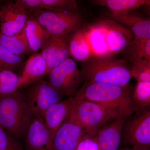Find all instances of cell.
<instances>
[{"instance_id": "cell-1", "label": "cell", "mask_w": 150, "mask_h": 150, "mask_svg": "<svg viewBox=\"0 0 150 150\" xmlns=\"http://www.w3.org/2000/svg\"><path fill=\"white\" fill-rule=\"evenodd\" d=\"M74 98L97 103L118 117L129 118L138 111L126 86L86 82L75 93Z\"/></svg>"}, {"instance_id": "cell-2", "label": "cell", "mask_w": 150, "mask_h": 150, "mask_svg": "<svg viewBox=\"0 0 150 150\" xmlns=\"http://www.w3.org/2000/svg\"><path fill=\"white\" fill-rule=\"evenodd\" d=\"M83 81L90 83L126 86L132 78L125 59L94 57L83 62L80 70Z\"/></svg>"}, {"instance_id": "cell-3", "label": "cell", "mask_w": 150, "mask_h": 150, "mask_svg": "<svg viewBox=\"0 0 150 150\" xmlns=\"http://www.w3.org/2000/svg\"><path fill=\"white\" fill-rule=\"evenodd\" d=\"M34 118L21 90L0 96V125L15 139L24 138Z\"/></svg>"}, {"instance_id": "cell-4", "label": "cell", "mask_w": 150, "mask_h": 150, "mask_svg": "<svg viewBox=\"0 0 150 150\" xmlns=\"http://www.w3.org/2000/svg\"><path fill=\"white\" fill-rule=\"evenodd\" d=\"M74 99L68 119L95 135L98 129L117 118L112 111L97 103Z\"/></svg>"}, {"instance_id": "cell-5", "label": "cell", "mask_w": 150, "mask_h": 150, "mask_svg": "<svg viewBox=\"0 0 150 150\" xmlns=\"http://www.w3.org/2000/svg\"><path fill=\"white\" fill-rule=\"evenodd\" d=\"M51 35H69L80 28L82 19L77 11L41 9L30 16Z\"/></svg>"}, {"instance_id": "cell-6", "label": "cell", "mask_w": 150, "mask_h": 150, "mask_svg": "<svg viewBox=\"0 0 150 150\" xmlns=\"http://www.w3.org/2000/svg\"><path fill=\"white\" fill-rule=\"evenodd\" d=\"M48 81L61 95L71 96L83 81L80 70L73 59L68 58L48 74Z\"/></svg>"}, {"instance_id": "cell-7", "label": "cell", "mask_w": 150, "mask_h": 150, "mask_svg": "<svg viewBox=\"0 0 150 150\" xmlns=\"http://www.w3.org/2000/svg\"><path fill=\"white\" fill-rule=\"evenodd\" d=\"M23 92L26 102L34 117L41 118L48 108L61 101L62 95L48 81L41 79L26 88Z\"/></svg>"}, {"instance_id": "cell-8", "label": "cell", "mask_w": 150, "mask_h": 150, "mask_svg": "<svg viewBox=\"0 0 150 150\" xmlns=\"http://www.w3.org/2000/svg\"><path fill=\"white\" fill-rule=\"evenodd\" d=\"M123 125V139L132 146L150 145V111L148 108L140 110Z\"/></svg>"}, {"instance_id": "cell-9", "label": "cell", "mask_w": 150, "mask_h": 150, "mask_svg": "<svg viewBox=\"0 0 150 150\" xmlns=\"http://www.w3.org/2000/svg\"><path fill=\"white\" fill-rule=\"evenodd\" d=\"M69 35H51L41 49L40 54L46 61L47 74L70 57Z\"/></svg>"}, {"instance_id": "cell-10", "label": "cell", "mask_w": 150, "mask_h": 150, "mask_svg": "<svg viewBox=\"0 0 150 150\" xmlns=\"http://www.w3.org/2000/svg\"><path fill=\"white\" fill-rule=\"evenodd\" d=\"M100 24L104 30L108 50L110 55L119 54L129 47L134 37L131 31L111 20L103 21Z\"/></svg>"}, {"instance_id": "cell-11", "label": "cell", "mask_w": 150, "mask_h": 150, "mask_svg": "<svg viewBox=\"0 0 150 150\" xmlns=\"http://www.w3.org/2000/svg\"><path fill=\"white\" fill-rule=\"evenodd\" d=\"M87 134L82 127L67 119L54 134L52 150H76L81 139Z\"/></svg>"}, {"instance_id": "cell-12", "label": "cell", "mask_w": 150, "mask_h": 150, "mask_svg": "<svg viewBox=\"0 0 150 150\" xmlns=\"http://www.w3.org/2000/svg\"><path fill=\"white\" fill-rule=\"evenodd\" d=\"M24 150H52L53 137L42 118H35L26 131Z\"/></svg>"}, {"instance_id": "cell-13", "label": "cell", "mask_w": 150, "mask_h": 150, "mask_svg": "<svg viewBox=\"0 0 150 150\" xmlns=\"http://www.w3.org/2000/svg\"><path fill=\"white\" fill-rule=\"evenodd\" d=\"M126 118L117 117L98 130L95 137L100 150H118Z\"/></svg>"}, {"instance_id": "cell-14", "label": "cell", "mask_w": 150, "mask_h": 150, "mask_svg": "<svg viewBox=\"0 0 150 150\" xmlns=\"http://www.w3.org/2000/svg\"><path fill=\"white\" fill-rule=\"evenodd\" d=\"M74 101V97L70 96L64 100L52 105L43 112L41 118L53 138L69 117Z\"/></svg>"}, {"instance_id": "cell-15", "label": "cell", "mask_w": 150, "mask_h": 150, "mask_svg": "<svg viewBox=\"0 0 150 150\" xmlns=\"http://www.w3.org/2000/svg\"><path fill=\"white\" fill-rule=\"evenodd\" d=\"M29 16L24 13H17L13 9L12 2L1 6L0 8V33L10 36L24 28Z\"/></svg>"}, {"instance_id": "cell-16", "label": "cell", "mask_w": 150, "mask_h": 150, "mask_svg": "<svg viewBox=\"0 0 150 150\" xmlns=\"http://www.w3.org/2000/svg\"><path fill=\"white\" fill-rule=\"evenodd\" d=\"M47 74V65L40 53L33 52L25 62L20 76L19 88L21 90L38 81L43 79Z\"/></svg>"}, {"instance_id": "cell-17", "label": "cell", "mask_w": 150, "mask_h": 150, "mask_svg": "<svg viewBox=\"0 0 150 150\" xmlns=\"http://www.w3.org/2000/svg\"><path fill=\"white\" fill-rule=\"evenodd\" d=\"M111 15L115 21L131 28L134 35L133 39L140 40L150 39V19L142 16L134 11L112 13Z\"/></svg>"}, {"instance_id": "cell-18", "label": "cell", "mask_w": 150, "mask_h": 150, "mask_svg": "<svg viewBox=\"0 0 150 150\" xmlns=\"http://www.w3.org/2000/svg\"><path fill=\"white\" fill-rule=\"evenodd\" d=\"M72 33L69 38L70 55L77 61L85 62L91 55L86 31L79 28Z\"/></svg>"}, {"instance_id": "cell-19", "label": "cell", "mask_w": 150, "mask_h": 150, "mask_svg": "<svg viewBox=\"0 0 150 150\" xmlns=\"http://www.w3.org/2000/svg\"><path fill=\"white\" fill-rule=\"evenodd\" d=\"M85 31L91 55L94 57H110L102 26L100 24L91 26Z\"/></svg>"}, {"instance_id": "cell-20", "label": "cell", "mask_w": 150, "mask_h": 150, "mask_svg": "<svg viewBox=\"0 0 150 150\" xmlns=\"http://www.w3.org/2000/svg\"><path fill=\"white\" fill-rule=\"evenodd\" d=\"M25 29L28 42L33 52L41 50L51 35L31 16L28 19Z\"/></svg>"}, {"instance_id": "cell-21", "label": "cell", "mask_w": 150, "mask_h": 150, "mask_svg": "<svg viewBox=\"0 0 150 150\" xmlns=\"http://www.w3.org/2000/svg\"><path fill=\"white\" fill-rule=\"evenodd\" d=\"M25 26L20 32L10 36L0 33V44L16 55L24 56L33 52L30 47L25 34Z\"/></svg>"}, {"instance_id": "cell-22", "label": "cell", "mask_w": 150, "mask_h": 150, "mask_svg": "<svg viewBox=\"0 0 150 150\" xmlns=\"http://www.w3.org/2000/svg\"><path fill=\"white\" fill-rule=\"evenodd\" d=\"M95 5L107 8L112 13H121L134 11L142 6L149 5L150 0H93Z\"/></svg>"}, {"instance_id": "cell-23", "label": "cell", "mask_w": 150, "mask_h": 150, "mask_svg": "<svg viewBox=\"0 0 150 150\" xmlns=\"http://www.w3.org/2000/svg\"><path fill=\"white\" fill-rule=\"evenodd\" d=\"M20 76L13 71L0 68V96L19 90Z\"/></svg>"}, {"instance_id": "cell-24", "label": "cell", "mask_w": 150, "mask_h": 150, "mask_svg": "<svg viewBox=\"0 0 150 150\" xmlns=\"http://www.w3.org/2000/svg\"><path fill=\"white\" fill-rule=\"evenodd\" d=\"M132 99L138 110L150 105V82H138L132 94Z\"/></svg>"}, {"instance_id": "cell-25", "label": "cell", "mask_w": 150, "mask_h": 150, "mask_svg": "<svg viewBox=\"0 0 150 150\" xmlns=\"http://www.w3.org/2000/svg\"><path fill=\"white\" fill-rule=\"evenodd\" d=\"M24 56L16 55L11 52L0 44V68L14 71L23 64Z\"/></svg>"}, {"instance_id": "cell-26", "label": "cell", "mask_w": 150, "mask_h": 150, "mask_svg": "<svg viewBox=\"0 0 150 150\" xmlns=\"http://www.w3.org/2000/svg\"><path fill=\"white\" fill-rule=\"evenodd\" d=\"M131 68L132 78L138 82H150V61L144 59L135 60Z\"/></svg>"}, {"instance_id": "cell-27", "label": "cell", "mask_w": 150, "mask_h": 150, "mask_svg": "<svg viewBox=\"0 0 150 150\" xmlns=\"http://www.w3.org/2000/svg\"><path fill=\"white\" fill-rule=\"evenodd\" d=\"M129 46L133 62L139 59L150 61V39L142 40L133 39Z\"/></svg>"}, {"instance_id": "cell-28", "label": "cell", "mask_w": 150, "mask_h": 150, "mask_svg": "<svg viewBox=\"0 0 150 150\" xmlns=\"http://www.w3.org/2000/svg\"><path fill=\"white\" fill-rule=\"evenodd\" d=\"M12 6L16 12L27 13L29 16L33 13L43 9L42 0H16L12 2Z\"/></svg>"}, {"instance_id": "cell-29", "label": "cell", "mask_w": 150, "mask_h": 150, "mask_svg": "<svg viewBox=\"0 0 150 150\" xmlns=\"http://www.w3.org/2000/svg\"><path fill=\"white\" fill-rule=\"evenodd\" d=\"M43 9L51 11H77L75 0H42Z\"/></svg>"}, {"instance_id": "cell-30", "label": "cell", "mask_w": 150, "mask_h": 150, "mask_svg": "<svg viewBox=\"0 0 150 150\" xmlns=\"http://www.w3.org/2000/svg\"><path fill=\"white\" fill-rule=\"evenodd\" d=\"M0 150H24L18 140L10 136L0 125Z\"/></svg>"}, {"instance_id": "cell-31", "label": "cell", "mask_w": 150, "mask_h": 150, "mask_svg": "<svg viewBox=\"0 0 150 150\" xmlns=\"http://www.w3.org/2000/svg\"><path fill=\"white\" fill-rule=\"evenodd\" d=\"M95 134H86L81 139L76 150H100Z\"/></svg>"}, {"instance_id": "cell-32", "label": "cell", "mask_w": 150, "mask_h": 150, "mask_svg": "<svg viewBox=\"0 0 150 150\" xmlns=\"http://www.w3.org/2000/svg\"><path fill=\"white\" fill-rule=\"evenodd\" d=\"M131 150H150L149 148L146 147L144 146H137L133 147L132 149Z\"/></svg>"}, {"instance_id": "cell-33", "label": "cell", "mask_w": 150, "mask_h": 150, "mask_svg": "<svg viewBox=\"0 0 150 150\" xmlns=\"http://www.w3.org/2000/svg\"><path fill=\"white\" fill-rule=\"evenodd\" d=\"M119 150H130L129 149H128V148H123V149H121Z\"/></svg>"}, {"instance_id": "cell-34", "label": "cell", "mask_w": 150, "mask_h": 150, "mask_svg": "<svg viewBox=\"0 0 150 150\" xmlns=\"http://www.w3.org/2000/svg\"><path fill=\"white\" fill-rule=\"evenodd\" d=\"M1 6L0 5V8H1Z\"/></svg>"}]
</instances>
